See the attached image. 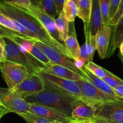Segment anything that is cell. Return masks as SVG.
<instances>
[{
    "label": "cell",
    "mask_w": 123,
    "mask_h": 123,
    "mask_svg": "<svg viewBox=\"0 0 123 123\" xmlns=\"http://www.w3.org/2000/svg\"><path fill=\"white\" fill-rule=\"evenodd\" d=\"M0 12L22 25L30 32L38 36L39 41L71 57L65 47L54 39L43 28L41 22L26 9L16 5L12 2H5L0 4Z\"/></svg>",
    "instance_id": "cell-1"
},
{
    "label": "cell",
    "mask_w": 123,
    "mask_h": 123,
    "mask_svg": "<svg viewBox=\"0 0 123 123\" xmlns=\"http://www.w3.org/2000/svg\"><path fill=\"white\" fill-rule=\"evenodd\" d=\"M0 42L4 47L5 59L24 66L32 73L43 70L45 67L38 59L22 49L7 34L0 29Z\"/></svg>",
    "instance_id": "cell-2"
},
{
    "label": "cell",
    "mask_w": 123,
    "mask_h": 123,
    "mask_svg": "<svg viewBox=\"0 0 123 123\" xmlns=\"http://www.w3.org/2000/svg\"><path fill=\"white\" fill-rule=\"evenodd\" d=\"M24 99L29 103L43 105L71 117L73 103L77 98L45 86L42 91Z\"/></svg>",
    "instance_id": "cell-3"
},
{
    "label": "cell",
    "mask_w": 123,
    "mask_h": 123,
    "mask_svg": "<svg viewBox=\"0 0 123 123\" xmlns=\"http://www.w3.org/2000/svg\"><path fill=\"white\" fill-rule=\"evenodd\" d=\"M30 41H31L35 46H36L40 50L42 51L45 54L46 56L50 60L51 63L66 67L79 74L84 79L89 81L88 77L85 73L83 68H80L77 64V62L71 57L63 54L59 51L45 44L39 39H33Z\"/></svg>",
    "instance_id": "cell-4"
},
{
    "label": "cell",
    "mask_w": 123,
    "mask_h": 123,
    "mask_svg": "<svg viewBox=\"0 0 123 123\" xmlns=\"http://www.w3.org/2000/svg\"><path fill=\"white\" fill-rule=\"evenodd\" d=\"M36 74L42 78L46 87L76 98H81L80 88L75 81L59 77L43 71L37 72Z\"/></svg>",
    "instance_id": "cell-5"
},
{
    "label": "cell",
    "mask_w": 123,
    "mask_h": 123,
    "mask_svg": "<svg viewBox=\"0 0 123 123\" xmlns=\"http://www.w3.org/2000/svg\"><path fill=\"white\" fill-rule=\"evenodd\" d=\"M0 73L9 89L16 87L34 74L24 66L6 60L0 61Z\"/></svg>",
    "instance_id": "cell-6"
},
{
    "label": "cell",
    "mask_w": 123,
    "mask_h": 123,
    "mask_svg": "<svg viewBox=\"0 0 123 123\" xmlns=\"http://www.w3.org/2000/svg\"><path fill=\"white\" fill-rule=\"evenodd\" d=\"M0 103L4 115L10 112L18 115L29 112L30 103L9 88L0 87Z\"/></svg>",
    "instance_id": "cell-7"
},
{
    "label": "cell",
    "mask_w": 123,
    "mask_h": 123,
    "mask_svg": "<svg viewBox=\"0 0 123 123\" xmlns=\"http://www.w3.org/2000/svg\"><path fill=\"white\" fill-rule=\"evenodd\" d=\"M75 81L79 85L81 92V97L80 99L89 105L96 107L98 105L112 101L119 102L115 98L100 91L88 80L82 79Z\"/></svg>",
    "instance_id": "cell-8"
},
{
    "label": "cell",
    "mask_w": 123,
    "mask_h": 123,
    "mask_svg": "<svg viewBox=\"0 0 123 123\" xmlns=\"http://www.w3.org/2000/svg\"><path fill=\"white\" fill-rule=\"evenodd\" d=\"M95 117L112 123H123V103L120 102L105 103L96 106Z\"/></svg>",
    "instance_id": "cell-9"
},
{
    "label": "cell",
    "mask_w": 123,
    "mask_h": 123,
    "mask_svg": "<svg viewBox=\"0 0 123 123\" xmlns=\"http://www.w3.org/2000/svg\"><path fill=\"white\" fill-rule=\"evenodd\" d=\"M45 88L44 81L36 73L31 74L16 87L10 89L12 91L25 98L28 96L37 94Z\"/></svg>",
    "instance_id": "cell-10"
},
{
    "label": "cell",
    "mask_w": 123,
    "mask_h": 123,
    "mask_svg": "<svg viewBox=\"0 0 123 123\" xmlns=\"http://www.w3.org/2000/svg\"><path fill=\"white\" fill-rule=\"evenodd\" d=\"M0 28L10 35L27 39H39L38 36L25 28L22 25L11 18L0 12Z\"/></svg>",
    "instance_id": "cell-11"
},
{
    "label": "cell",
    "mask_w": 123,
    "mask_h": 123,
    "mask_svg": "<svg viewBox=\"0 0 123 123\" xmlns=\"http://www.w3.org/2000/svg\"><path fill=\"white\" fill-rule=\"evenodd\" d=\"M25 9H26L30 13L35 16L41 22L43 28L54 39L65 46L64 43L62 42L59 37V31L57 29L55 24V19L49 16L43 9L39 7L35 6L32 4L29 7Z\"/></svg>",
    "instance_id": "cell-12"
},
{
    "label": "cell",
    "mask_w": 123,
    "mask_h": 123,
    "mask_svg": "<svg viewBox=\"0 0 123 123\" xmlns=\"http://www.w3.org/2000/svg\"><path fill=\"white\" fill-rule=\"evenodd\" d=\"M29 112L39 117L63 123H71L74 121L71 117H68L51 108L35 103H30Z\"/></svg>",
    "instance_id": "cell-13"
},
{
    "label": "cell",
    "mask_w": 123,
    "mask_h": 123,
    "mask_svg": "<svg viewBox=\"0 0 123 123\" xmlns=\"http://www.w3.org/2000/svg\"><path fill=\"white\" fill-rule=\"evenodd\" d=\"M96 111L95 106L77 98L73 103L71 117L74 121H90L95 117Z\"/></svg>",
    "instance_id": "cell-14"
},
{
    "label": "cell",
    "mask_w": 123,
    "mask_h": 123,
    "mask_svg": "<svg viewBox=\"0 0 123 123\" xmlns=\"http://www.w3.org/2000/svg\"><path fill=\"white\" fill-rule=\"evenodd\" d=\"M0 29L3 32H4L5 33L7 34L9 36H10L12 37V39L16 43H17L22 49H24L27 52H28L29 54H30L31 55H32L35 58L38 59L40 62H41L45 65H47L51 63L50 60L46 56L45 54L42 51L40 50L36 46H35V44L31 42V41H30L29 39H27L22 38V37H19V36L10 35V34H8L7 33L5 32L1 28H0Z\"/></svg>",
    "instance_id": "cell-15"
},
{
    "label": "cell",
    "mask_w": 123,
    "mask_h": 123,
    "mask_svg": "<svg viewBox=\"0 0 123 123\" xmlns=\"http://www.w3.org/2000/svg\"><path fill=\"white\" fill-rule=\"evenodd\" d=\"M112 29L109 25H103L96 34V50L100 59L106 58L109 46Z\"/></svg>",
    "instance_id": "cell-16"
},
{
    "label": "cell",
    "mask_w": 123,
    "mask_h": 123,
    "mask_svg": "<svg viewBox=\"0 0 123 123\" xmlns=\"http://www.w3.org/2000/svg\"><path fill=\"white\" fill-rule=\"evenodd\" d=\"M42 71L47 72V73L53 74L55 76L59 77L68 79V80H74V81L84 79L81 75L75 73L73 71L71 70L66 67L53 63H49V64L45 65V67Z\"/></svg>",
    "instance_id": "cell-17"
},
{
    "label": "cell",
    "mask_w": 123,
    "mask_h": 123,
    "mask_svg": "<svg viewBox=\"0 0 123 123\" xmlns=\"http://www.w3.org/2000/svg\"><path fill=\"white\" fill-rule=\"evenodd\" d=\"M123 41V14L118 21L115 25L114 26L113 31H112L106 57H111L114 52L118 48Z\"/></svg>",
    "instance_id": "cell-18"
},
{
    "label": "cell",
    "mask_w": 123,
    "mask_h": 123,
    "mask_svg": "<svg viewBox=\"0 0 123 123\" xmlns=\"http://www.w3.org/2000/svg\"><path fill=\"white\" fill-rule=\"evenodd\" d=\"M103 25V24L100 6V1L99 0H92V9L89 23L91 35H96L98 31Z\"/></svg>",
    "instance_id": "cell-19"
},
{
    "label": "cell",
    "mask_w": 123,
    "mask_h": 123,
    "mask_svg": "<svg viewBox=\"0 0 123 123\" xmlns=\"http://www.w3.org/2000/svg\"><path fill=\"white\" fill-rule=\"evenodd\" d=\"M66 49L72 58L74 59L77 62H80V47L77 39L74 25L73 26L71 33L64 42Z\"/></svg>",
    "instance_id": "cell-20"
},
{
    "label": "cell",
    "mask_w": 123,
    "mask_h": 123,
    "mask_svg": "<svg viewBox=\"0 0 123 123\" xmlns=\"http://www.w3.org/2000/svg\"><path fill=\"white\" fill-rule=\"evenodd\" d=\"M84 31L85 35V42L88 54L89 62H93L95 51L96 50V35H91L90 33L89 23H84Z\"/></svg>",
    "instance_id": "cell-21"
},
{
    "label": "cell",
    "mask_w": 123,
    "mask_h": 123,
    "mask_svg": "<svg viewBox=\"0 0 123 123\" xmlns=\"http://www.w3.org/2000/svg\"><path fill=\"white\" fill-rule=\"evenodd\" d=\"M55 24L57 29L59 31L60 40L64 43V42L69 36L68 33H69V22L65 16L63 10L55 19Z\"/></svg>",
    "instance_id": "cell-22"
},
{
    "label": "cell",
    "mask_w": 123,
    "mask_h": 123,
    "mask_svg": "<svg viewBox=\"0 0 123 123\" xmlns=\"http://www.w3.org/2000/svg\"><path fill=\"white\" fill-rule=\"evenodd\" d=\"M77 16L83 23H89L92 9V0H79Z\"/></svg>",
    "instance_id": "cell-23"
},
{
    "label": "cell",
    "mask_w": 123,
    "mask_h": 123,
    "mask_svg": "<svg viewBox=\"0 0 123 123\" xmlns=\"http://www.w3.org/2000/svg\"><path fill=\"white\" fill-rule=\"evenodd\" d=\"M63 12L68 21L70 23L74 22L78 15V6L70 0H65L63 5Z\"/></svg>",
    "instance_id": "cell-24"
},
{
    "label": "cell",
    "mask_w": 123,
    "mask_h": 123,
    "mask_svg": "<svg viewBox=\"0 0 123 123\" xmlns=\"http://www.w3.org/2000/svg\"><path fill=\"white\" fill-rule=\"evenodd\" d=\"M18 115L23 118L27 123H63L57 121L51 120L39 117L30 112L21 113L18 114Z\"/></svg>",
    "instance_id": "cell-25"
},
{
    "label": "cell",
    "mask_w": 123,
    "mask_h": 123,
    "mask_svg": "<svg viewBox=\"0 0 123 123\" xmlns=\"http://www.w3.org/2000/svg\"><path fill=\"white\" fill-rule=\"evenodd\" d=\"M82 68H86L94 75H96L97 77L101 79L109 75L111 73V72L108 71L107 69L98 65L93 62H89L86 64H85Z\"/></svg>",
    "instance_id": "cell-26"
},
{
    "label": "cell",
    "mask_w": 123,
    "mask_h": 123,
    "mask_svg": "<svg viewBox=\"0 0 123 123\" xmlns=\"http://www.w3.org/2000/svg\"><path fill=\"white\" fill-rule=\"evenodd\" d=\"M38 7L43 9L47 14L55 19L59 16L57 12L54 0H41Z\"/></svg>",
    "instance_id": "cell-27"
},
{
    "label": "cell",
    "mask_w": 123,
    "mask_h": 123,
    "mask_svg": "<svg viewBox=\"0 0 123 123\" xmlns=\"http://www.w3.org/2000/svg\"><path fill=\"white\" fill-rule=\"evenodd\" d=\"M100 6L102 15L103 24L109 25V12L111 7V0H99Z\"/></svg>",
    "instance_id": "cell-28"
},
{
    "label": "cell",
    "mask_w": 123,
    "mask_h": 123,
    "mask_svg": "<svg viewBox=\"0 0 123 123\" xmlns=\"http://www.w3.org/2000/svg\"><path fill=\"white\" fill-rule=\"evenodd\" d=\"M103 80L108 85H109L111 87L114 89L117 86L119 85H123V80L121 79L117 75H114L112 73L107 76L105 77L103 79Z\"/></svg>",
    "instance_id": "cell-29"
},
{
    "label": "cell",
    "mask_w": 123,
    "mask_h": 123,
    "mask_svg": "<svg viewBox=\"0 0 123 123\" xmlns=\"http://www.w3.org/2000/svg\"><path fill=\"white\" fill-rule=\"evenodd\" d=\"M123 14V0H121L117 12L109 22L110 27H114Z\"/></svg>",
    "instance_id": "cell-30"
},
{
    "label": "cell",
    "mask_w": 123,
    "mask_h": 123,
    "mask_svg": "<svg viewBox=\"0 0 123 123\" xmlns=\"http://www.w3.org/2000/svg\"><path fill=\"white\" fill-rule=\"evenodd\" d=\"M120 1L121 0H111V7H110L109 12L110 21L117 12L118 6H119Z\"/></svg>",
    "instance_id": "cell-31"
},
{
    "label": "cell",
    "mask_w": 123,
    "mask_h": 123,
    "mask_svg": "<svg viewBox=\"0 0 123 123\" xmlns=\"http://www.w3.org/2000/svg\"><path fill=\"white\" fill-rule=\"evenodd\" d=\"M12 3L24 9H27L31 5L30 0H12Z\"/></svg>",
    "instance_id": "cell-32"
},
{
    "label": "cell",
    "mask_w": 123,
    "mask_h": 123,
    "mask_svg": "<svg viewBox=\"0 0 123 123\" xmlns=\"http://www.w3.org/2000/svg\"><path fill=\"white\" fill-rule=\"evenodd\" d=\"M54 1H55V5L57 12L58 15H59L63 10V5H64L65 0H54Z\"/></svg>",
    "instance_id": "cell-33"
},
{
    "label": "cell",
    "mask_w": 123,
    "mask_h": 123,
    "mask_svg": "<svg viewBox=\"0 0 123 123\" xmlns=\"http://www.w3.org/2000/svg\"><path fill=\"white\" fill-rule=\"evenodd\" d=\"M115 92L119 97L123 98V85H119L114 88Z\"/></svg>",
    "instance_id": "cell-34"
},
{
    "label": "cell",
    "mask_w": 123,
    "mask_h": 123,
    "mask_svg": "<svg viewBox=\"0 0 123 123\" xmlns=\"http://www.w3.org/2000/svg\"><path fill=\"white\" fill-rule=\"evenodd\" d=\"M5 56H4V47L1 42H0V61H4L5 60Z\"/></svg>",
    "instance_id": "cell-35"
},
{
    "label": "cell",
    "mask_w": 123,
    "mask_h": 123,
    "mask_svg": "<svg viewBox=\"0 0 123 123\" xmlns=\"http://www.w3.org/2000/svg\"><path fill=\"white\" fill-rule=\"evenodd\" d=\"M119 53L118 54L119 58H123V41H122L121 43L120 44L119 47Z\"/></svg>",
    "instance_id": "cell-36"
},
{
    "label": "cell",
    "mask_w": 123,
    "mask_h": 123,
    "mask_svg": "<svg viewBox=\"0 0 123 123\" xmlns=\"http://www.w3.org/2000/svg\"><path fill=\"white\" fill-rule=\"evenodd\" d=\"M30 1L32 5L36 7H38V6L40 4V1H41V0H30Z\"/></svg>",
    "instance_id": "cell-37"
},
{
    "label": "cell",
    "mask_w": 123,
    "mask_h": 123,
    "mask_svg": "<svg viewBox=\"0 0 123 123\" xmlns=\"http://www.w3.org/2000/svg\"><path fill=\"white\" fill-rule=\"evenodd\" d=\"M94 119H96V120H97V121H98L99 122H100V123H111V122L107 121L105 120V119H101V118H98V117H95V118H94Z\"/></svg>",
    "instance_id": "cell-38"
},
{
    "label": "cell",
    "mask_w": 123,
    "mask_h": 123,
    "mask_svg": "<svg viewBox=\"0 0 123 123\" xmlns=\"http://www.w3.org/2000/svg\"><path fill=\"white\" fill-rule=\"evenodd\" d=\"M71 123H89V121H74Z\"/></svg>",
    "instance_id": "cell-39"
},
{
    "label": "cell",
    "mask_w": 123,
    "mask_h": 123,
    "mask_svg": "<svg viewBox=\"0 0 123 123\" xmlns=\"http://www.w3.org/2000/svg\"><path fill=\"white\" fill-rule=\"evenodd\" d=\"M89 123H100V122H99L98 121L96 120V119H95L94 118V119H92L89 121Z\"/></svg>",
    "instance_id": "cell-40"
},
{
    "label": "cell",
    "mask_w": 123,
    "mask_h": 123,
    "mask_svg": "<svg viewBox=\"0 0 123 123\" xmlns=\"http://www.w3.org/2000/svg\"><path fill=\"white\" fill-rule=\"evenodd\" d=\"M5 2H12V0H0V4Z\"/></svg>",
    "instance_id": "cell-41"
},
{
    "label": "cell",
    "mask_w": 123,
    "mask_h": 123,
    "mask_svg": "<svg viewBox=\"0 0 123 123\" xmlns=\"http://www.w3.org/2000/svg\"><path fill=\"white\" fill-rule=\"evenodd\" d=\"M70 1H71L73 2L74 4H76V5L78 6V5H79V0H70Z\"/></svg>",
    "instance_id": "cell-42"
},
{
    "label": "cell",
    "mask_w": 123,
    "mask_h": 123,
    "mask_svg": "<svg viewBox=\"0 0 123 123\" xmlns=\"http://www.w3.org/2000/svg\"><path fill=\"white\" fill-rule=\"evenodd\" d=\"M121 60V61L122 62V64H123V58H119Z\"/></svg>",
    "instance_id": "cell-43"
},
{
    "label": "cell",
    "mask_w": 123,
    "mask_h": 123,
    "mask_svg": "<svg viewBox=\"0 0 123 123\" xmlns=\"http://www.w3.org/2000/svg\"><path fill=\"white\" fill-rule=\"evenodd\" d=\"M0 106H1V103H0Z\"/></svg>",
    "instance_id": "cell-44"
}]
</instances>
